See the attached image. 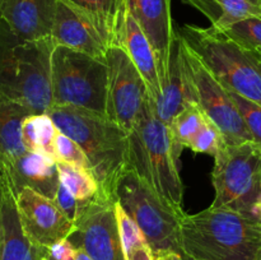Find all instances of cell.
Instances as JSON below:
<instances>
[{
  "instance_id": "18",
  "label": "cell",
  "mask_w": 261,
  "mask_h": 260,
  "mask_svg": "<svg viewBox=\"0 0 261 260\" xmlns=\"http://www.w3.org/2000/svg\"><path fill=\"white\" fill-rule=\"evenodd\" d=\"M0 173L8 176L15 193L23 188H30L41 195L54 199L60 185L58 161L41 153H23Z\"/></svg>"
},
{
  "instance_id": "3",
  "label": "cell",
  "mask_w": 261,
  "mask_h": 260,
  "mask_svg": "<svg viewBox=\"0 0 261 260\" xmlns=\"http://www.w3.org/2000/svg\"><path fill=\"white\" fill-rule=\"evenodd\" d=\"M53 40L30 41L15 35L0 18V93L46 114L53 106Z\"/></svg>"
},
{
  "instance_id": "6",
  "label": "cell",
  "mask_w": 261,
  "mask_h": 260,
  "mask_svg": "<svg viewBox=\"0 0 261 260\" xmlns=\"http://www.w3.org/2000/svg\"><path fill=\"white\" fill-rule=\"evenodd\" d=\"M213 208H224L260 219L261 148L254 142L221 145L214 155Z\"/></svg>"
},
{
  "instance_id": "13",
  "label": "cell",
  "mask_w": 261,
  "mask_h": 260,
  "mask_svg": "<svg viewBox=\"0 0 261 260\" xmlns=\"http://www.w3.org/2000/svg\"><path fill=\"white\" fill-rule=\"evenodd\" d=\"M191 103H198V97L186 55L185 42L176 24L167 70L161 78V94L155 101L152 99V106L158 119L168 126L173 119Z\"/></svg>"
},
{
  "instance_id": "20",
  "label": "cell",
  "mask_w": 261,
  "mask_h": 260,
  "mask_svg": "<svg viewBox=\"0 0 261 260\" xmlns=\"http://www.w3.org/2000/svg\"><path fill=\"white\" fill-rule=\"evenodd\" d=\"M121 47H124L139 73L142 74L143 79L147 83L150 98L155 101L161 94V76L157 56L145 33L127 10Z\"/></svg>"
},
{
  "instance_id": "27",
  "label": "cell",
  "mask_w": 261,
  "mask_h": 260,
  "mask_svg": "<svg viewBox=\"0 0 261 260\" xmlns=\"http://www.w3.org/2000/svg\"><path fill=\"white\" fill-rule=\"evenodd\" d=\"M217 32L244 50L261 51V18H249Z\"/></svg>"
},
{
  "instance_id": "10",
  "label": "cell",
  "mask_w": 261,
  "mask_h": 260,
  "mask_svg": "<svg viewBox=\"0 0 261 260\" xmlns=\"http://www.w3.org/2000/svg\"><path fill=\"white\" fill-rule=\"evenodd\" d=\"M115 203L96 195L81 204L75 229L69 240L93 260H125Z\"/></svg>"
},
{
  "instance_id": "4",
  "label": "cell",
  "mask_w": 261,
  "mask_h": 260,
  "mask_svg": "<svg viewBox=\"0 0 261 260\" xmlns=\"http://www.w3.org/2000/svg\"><path fill=\"white\" fill-rule=\"evenodd\" d=\"M129 142L130 168L161 198L184 211V184L170 129L155 115L149 93L129 133Z\"/></svg>"
},
{
  "instance_id": "12",
  "label": "cell",
  "mask_w": 261,
  "mask_h": 260,
  "mask_svg": "<svg viewBox=\"0 0 261 260\" xmlns=\"http://www.w3.org/2000/svg\"><path fill=\"white\" fill-rule=\"evenodd\" d=\"M15 196L23 231L37 246L48 249L55 242L69 239L75 229V223L53 199L30 188L20 189Z\"/></svg>"
},
{
  "instance_id": "19",
  "label": "cell",
  "mask_w": 261,
  "mask_h": 260,
  "mask_svg": "<svg viewBox=\"0 0 261 260\" xmlns=\"http://www.w3.org/2000/svg\"><path fill=\"white\" fill-rule=\"evenodd\" d=\"M83 15L103 38L107 47L121 46L126 0H64Z\"/></svg>"
},
{
  "instance_id": "29",
  "label": "cell",
  "mask_w": 261,
  "mask_h": 260,
  "mask_svg": "<svg viewBox=\"0 0 261 260\" xmlns=\"http://www.w3.org/2000/svg\"><path fill=\"white\" fill-rule=\"evenodd\" d=\"M223 134L219 130V127L212 121L211 119L206 121L203 129L199 132V134L194 138L189 149L194 153H203V154L216 155L219 150L221 145L223 144Z\"/></svg>"
},
{
  "instance_id": "9",
  "label": "cell",
  "mask_w": 261,
  "mask_h": 260,
  "mask_svg": "<svg viewBox=\"0 0 261 260\" xmlns=\"http://www.w3.org/2000/svg\"><path fill=\"white\" fill-rule=\"evenodd\" d=\"M185 47L195 84L198 105L205 112L206 116L219 127L223 134L224 143L239 144L254 142L251 132L236 102L232 98L231 92L219 82L213 71L201 60L200 56L191 50L186 42Z\"/></svg>"
},
{
  "instance_id": "16",
  "label": "cell",
  "mask_w": 261,
  "mask_h": 260,
  "mask_svg": "<svg viewBox=\"0 0 261 260\" xmlns=\"http://www.w3.org/2000/svg\"><path fill=\"white\" fill-rule=\"evenodd\" d=\"M58 0H4L0 18L20 38H51Z\"/></svg>"
},
{
  "instance_id": "11",
  "label": "cell",
  "mask_w": 261,
  "mask_h": 260,
  "mask_svg": "<svg viewBox=\"0 0 261 260\" xmlns=\"http://www.w3.org/2000/svg\"><path fill=\"white\" fill-rule=\"evenodd\" d=\"M106 61L109 66L107 116L130 133L149 93L147 83L121 46H111L107 50Z\"/></svg>"
},
{
  "instance_id": "15",
  "label": "cell",
  "mask_w": 261,
  "mask_h": 260,
  "mask_svg": "<svg viewBox=\"0 0 261 260\" xmlns=\"http://www.w3.org/2000/svg\"><path fill=\"white\" fill-rule=\"evenodd\" d=\"M126 10L149 40L160 66V76L167 70L176 24L171 14V0H126Z\"/></svg>"
},
{
  "instance_id": "36",
  "label": "cell",
  "mask_w": 261,
  "mask_h": 260,
  "mask_svg": "<svg viewBox=\"0 0 261 260\" xmlns=\"http://www.w3.org/2000/svg\"><path fill=\"white\" fill-rule=\"evenodd\" d=\"M182 259L184 260H198V259H194V257L189 256V255H185V254H182Z\"/></svg>"
},
{
  "instance_id": "21",
  "label": "cell",
  "mask_w": 261,
  "mask_h": 260,
  "mask_svg": "<svg viewBox=\"0 0 261 260\" xmlns=\"http://www.w3.org/2000/svg\"><path fill=\"white\" fill-rule=\"evenodd\" d=\"M27 106L0 93V172L25 153L20 138V126L28 115Z\"/></svg>"
},
{
  "instance_id": "25",
  "label": "cell",
  "mask_w": 261,
  "mask_h": 260,
  "mask_svg": "<svg viewBox=\"0 0 261 260\" xmlns=\"http://www.w3.org/2000/svg\"><path fill=\"white\" fill-rule=\"evenodd\" d=\"M115 213L125 260H155V255L147 237L119 201L115 203Z\"/></svg>"
},
{
  "instance_id": "23",
  "label": "cell",
  "mask_w": 261,
  "mask_h": 260,
  "mask_svg": "<svg viewBox=\"0 0 261 260\" xmlns=\"http://www.w3.org/2000/svg\"><path fill=\"white\" fill-rule=\"evenodd\" d=\"M59 129L48 114H31L20 126L22 144L27 152L41 153L56 160L55 140Z\"/></svg>"
},
{
  "instance_id": "26",
  "label": "cell",
  "mask_w": 261,
  "mask_h": 260,
  "mask_svg": "<svg viewBox=\"0 0 261 260\" xmlns=\"http://www.w3.org/2000/svg\"><path fill=\"white\" fill-rule=\"evenodd\" d=\"M59 177L64 188L79 201L92 200L98 194V184L88 168L58 162Z\"/></svg>"
},
{
  "instance_id": "33",
  "label": "cell",
  "mask_w": 261,
  "mask_h": 260,
  "mask_svg": "<svg viewBox=\"0 0 261 260\" xmlns=\"http://www.w3.org/2000/svg\"><path fill=\"white\" fill-rule=\"evenodd\" d=\"M155 260H184L182 255L176 254V252H167V254H162L160 256L155 257Z\"/></svg>"
},
{
  "instance_id": "32",
  "label": "cell",
  "mask_w": 261,
  "mask_h": 260,
  "mask_svg": "<svg viewBox=\"0 0 261 260\" xmlns=\"http://www.w3.org/2000/svg\"><path fill=\"white\" fill-rule=\"evenodd\" d=\"M78 249L69 239L60 240L48 247V254L55 260H75Z\"/></svg>"
},
{
  "instance_id": "14",
  "label": "cell",
  "mask_w": 261,
  "mask_h": 260,
  "mask_svg": "<svg viewBox=\"0 0 261 260\" xmlns=\"http://www.w3.org/2000/svg\"><path fill=\"white\" fill-rule=\"evenodd\" d=\"M47 252L24 233L14 189L8 176L0 173V260H43Z\"/></svg>"
},
{
  "instance_id": "7",
  "label": "cell",
  "mask_w": 261,
  "mask_h": 260,
  "mask_svg": "<svg viewBox=\"0 0 261 260\" xmlns=\"http://www.w3.org/2000/svg\"><path fill=\"white\" fill-rule=\"evenodd\" d=\"M116 201L142 229L155 257L167 252L184 254L181 222L186 212L176 209L161 198L133 170L120 180Z\"/></svg>"
},
{
  "instance_id": "30",
  "label": "cell",
  "mask_w": 261,
  "mask_h": 260,
  "mask_svg": "<svg viewBox=\"0 0 261 260\" xmlns=\"http://www.w3.org/2000/svg\"><path fill=\"white\" fill-rule=\"evenodd\" d=\"M231 96L251 132L254 143L261 148V107L233 92H231Z\"/></svg>"
},
{
  "instance_id": "39",
  "label": "cell",
  "mask_w": 261,
  "mask_h": 260,
  "mask_svg": "<svg viewBox=\"0 0 261 260\" xmlns=\"http://www.w3.org/2000/svg\"><path fill=\"white\" fill-rule=\"evenodd\" d=\"M260 219H261V203H260Z\"/></svg>"
},
{
  "instance_id": "8",
  "label": "cell",
  "mask_w": 261,
  "mask_h": 260,
  "mask_svg": "<svg viewBox=\"0 0 261 260\" xmlns=\"http://www.w3.org/2000/svg\"><path fill=\"white\" fill-rule=\"evenodd\" d=\"M53 105H69L107 115L106 59L55 46L51 58Z\"/></svg>"
},
{
  "instance_id": "31",
  "label": "cell",
  "mask_w": 261,
  "mask_h": 260,
  "mask_svg": "<svg viewBox=\"0 0 261 260\" xmlns=\"http://www.w3.org/2000/svg\"><path fill=\"white\" fill-rule=\"evenodd\" d=\"M53 200L55 201L56 205L61 209V212H63L69 219L75 222V219L78 218L79 211H81L82 201L76 200V199L64 188V185L61 183L60 185H59L58 190H56V194L55 196H54Z\"/></svg>"
},
{
  "instance_id": "35",
  "label": "cell",
  "mask_w": 261,
  "mask_h": 260,
  "mask_svg": "<svg viewBox=\"0 0 261 260\" xmlns=\"http://www.w3.org/2000/svg\"><path fill=\"white\" fill-rule=\"evenodd\" d=\"M250 53H252V54H254V56H255V58H256L257 60H259L260 63H261V51H250Z\"/></svg>"
},
{
  "instance_id": "24",
  "label": "cell",
  "mask_w": 261,
  "mask_h": 260,
  "mask_svg": "<svg viewBox=\"0 0 261 260\" xmlns=\"http://www.w3.org/2000/svg\"><path fill=\"white\" fill-rule=\"evenodd\" d=\"M208 120L209 117L198 103H191L185 107L168 125L173 153L177 160H180L184 148L190 147L194 138L203 129Z\"/></svg>"
},
{
  "instance_id": "37",
  "label": "cell",
  "mask_w": 261,
  "mask_h": 260,
  "mask_svg": "<svg viewBox=\"0 0 261 260\" xmlns=\"http://www.w3.org/2000/svg\"><path fill=\"white\" fill-rule=\"evenodd\" d=\"M43 260H55V259H54V257H51L50 254L47 252V254L45 255V257H43Z\"/></svg>"
},
{
  "instance_id": "22",
  "label": "cell",
  "mask_w": 261,
  "mask_h": 260,
  "mask_svg": "<svg viewBox=\"0 0 261 260\" xmlns=\"http://www.w3.org/2000/svg\"><path fill=\"white\" fill-rule=\"evenodd\" d=\"M205 15L216 31L249 18H261V0H181Z\"/></svg>"
},
{
  "instance_id": "1",
  "label": "cell",
  "mask_w": 261,
  "mask_h": 260,
  "mask_svg": "<svg viewBox=\"0 0 261 260\" xmlns=\"http://www.w3.org/2000/svg\"><path fill=\"white\" fill-rule=\"evenodd\" d=\"M50 115L59 132L75 140L86 153L99 198L116 201V189L130 171L129 133L107 115L69 105H53Z\"/></svg>"
},
{
  "instance_id": "28",
  "label": "cell",
  "mask_w": 261,
  "mask_h": 260,
  "mask_svg": "<svg viewBox=\"0 0 261 260\" xmlns=\"http://www.w3.org/2000/svg\"><path fill=\"white\" fill-rule=\"evenodd\" d=\"M55 152L58 162H64L75 166V167L88 168L89 170L88 158H87L86 153L83 152L81 145L61 132H59L56 135Z\"/></svg>"
},
{
  "instance_id": "5",
  "label": "cell",
  "mask_w": 261,
  "mask_h": 260,
  "mask_svg": "<svg viewBox=\"0 0 261 260\" xmlns=\"http://www.w3.org/2000/svg\"><path fill=\"white\" fill-rule=\"evenodd\" d=\"M186 45L195 51L229 92L261 107V63L212 27L177 25Z\"/></svg>"
},
{
  "instance_id": "38",
  "label": "cell",
  "mask_w": 261,
  "mask_h": 260,
  "mask_svg": "<svg viewBox=\"0 0 261 260\" xmlns=\"http://www.w3.org/2000/svg\"><path fill=\"white\" fill-rule=\"evenodd\" d=\"M3 4H4V0H0V12H2V8H3Z\"/></svg>"
},
{
  "instance_id": "17",
  "label": "cell",
  "mask_w": 261,
  "mask_h": 260,
  "mask_svg": "<svg viewBox=\"0 0 261 260\" xmlns=\"http://www.w3.org/2000/svg\"><path fill=\"white\" fill-rule=\"evenodd\" d=\"M51 40L55 46L106 59L109 47L98 31L64 0H58Z\"/></svg>"
},
{
  "instance_id": "2",
  "label": "cell",
  "mask_w": 261,
  "mask_h": 260,
  "mask_svg": "<svg viewBox=\"0 0 261 260\" xmlns=\"http://www.w3.org/2000/svg\"><path fill=\"white\" fill-rule=\"evenodd\" d=\"M181 245L198 260H261V221L213 206L186 213Z\"/></svg>"
},
{
  "instance_id": "34",
  "label": "cell",
  "mask_w": 261,
  "mask_h": 260,
  "mask_svg": "<svg viewBox=\"0 0 261 260\" xmlns=\"http://www.w3.org/2000/svg\"><path fill=\"white\" fill-rule=\"evenodd\" d=\"M75 260H93V259H92V257L89 256L84 250L78 249V251H76V255H75Z\"/></svg>"
}]
</instances>
